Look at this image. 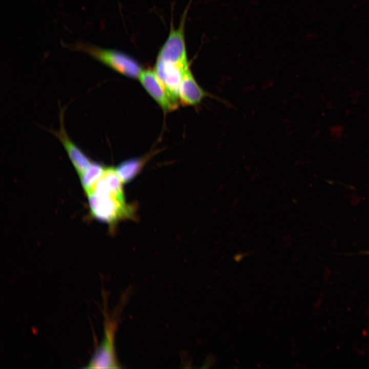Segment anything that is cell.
I'll list each match as a JSON object with an SVG mask.
<instances>
[{
	"instance_id": "obj_1",
	"label": "cell",
	"mask_w": 369,
	"mask_h": 369,
	"mask_svg": "<svg viewBox=\"0 0 369 369\" xmlns=\"http://www.w3.org/2000/svg\"><path fill=\"white\" fill-rule=\"evenodd\" d=\"M122 183L115 169L107 167L100 177L85 191L91 216L107 223L111 231L119 221L135 217V205L126 202Z\"/></svg>"
},
{
	"instance_id": "obj_2",
	"label": "cell",
	"mask_w": 369,
	"mask_h": 369,
	"mask_svg": "<svg viewBox=\"0 0 369 369\" xmlns=\"http://www.w3.org/2000/svg\"><path fill=\"white\" fill-rule=\"evenodd\" d=\"M189 68L186 47L172 44L162 47L157 55L154 72L172 101L178 106L179 90L185 71Z\"/></svg>"
},
{
	"instance_id": "obj_3",
	"label": "cell",
	"mask_w": 369,
	"mask_h": 369,
	"mask_svg": "<svg viewBox=\"0 0 369 369\" xmlns=\"http://www.w3.org/2000/svg\"><path fill=\"white\" fill-rule=\"evenodd\" d=\"M71 49L90 55L111 69L131 78L139 77L141 67L134 58L119 51L101 48L94 45L77 42L69 46Z\"/></svg>"
},
{
	"instance_id": "obj_4",
	"label": "cell",
	"mask_w": 369,
	"mask_h": 369,
	"mask_svg": "<svg viewBox=\"0 0 369 369\" xmlns=\"http://www.w3.org/2000/svg\"><path fill=\"white\" fill-rule=\"evenodd\" d=\"M104 334L100 343L86 366V368H118L120 367L117 360L115 337L117 327L115 317L104 311Z\"/></svg>"
},
{
	"instance_id": "obj_5",
	"label": "cell",
	"mask_w": 369,
	"mask_h": 369,
	"mask_svg": "<svg viewBox=\"0 0 369 369\" xmlns=\"http://www.w3.org/2000/svg\"><path fill=\"white\" fill-rule=\"evenodd\" d=\"M64 110L60 109V128L57 131L48 129L63 145L79 177L89 168L92 160L75 145L68 136L64 124Z\"/></svg>"
},
{
	"instance_id": "obj_6",
	"label": "cell",
	"mask_w": 369,
	"mask_h": 369,
	"mask_svg": "<svg viewBox=\"0 0 369 369\" xmlns=\"http://www.w3.org/2000/svg\"><path fill=\"white\" fill-rule=\"evenodd\" d=\"M138 78L148 93L164 110L171 111L176 108L177 106L169 98L154 71H142Z\"/></svg>"
},
{
	"instance_id": "obj_7",
	"label": "cell",
	"mask_w": 369,
	"mask_h": 369,
	"mask_svg": "<svg viewBox=\"0 0 369 369\" xmlns=\"http://www.w3.org/2000/svg\"><path fill=\"white\" fill-rule=\"evenodd\" d=\"M213 96L205 91L195 80L190 68L183 73L179 90V98L184 105H196L207 96Z\"/></svg>"
},
{
	"instance_id": "obj_8",
	"label": "cell",
	"mask_w": 369,
	"mask_h": 369,
	"mask_svg": "<svg viewBox=\"0 0 369 369\" xmlns=\"http://www.w3.org/2000/svg\"><path fill=\"white\" fill-rule=\"evenodd\" d=\"M151 156L147 155L141 157H135L119 163L115 170L122 182L127 183L133 180L140 172Z\"/></svg>"
},
{
	"instance_id": "obj_9",
	"label": "cell",
	"mask_w": 369,
	"mask_h": 369,
	"mask_svg": "<svg viewBox=\"0 0 369 369\" xmlns=\"http://www.w3.org/2000/svg\"><path fill=\"white\" fill-rule=\"evenodd\" d=\"M106 167L101 164L93 161L86 171L79 176L82 187L85 191L88 190L102 175Z\"/></svg>"
}]
</instances>
